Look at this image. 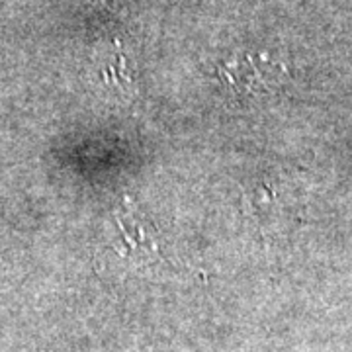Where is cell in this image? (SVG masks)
Listing matches in <instances>:
<instances>
[{"label": "cell", "mask_w": 352, "mask_h": 352, "mask_svg": "<svg viewBox=\"0 0 352 352\" xmlns=\"http://www.w3.org/2000/svg\"><path fill=\"white\" fill-rule=\"evenodd\" d=\"M276 67L266 63V57L254 59L247 55L243 59H235L223 67V80L237 94H254L263 92L276 78Z\"/></svg>", "instance_id": "6da1fadb"}]
</instances>
